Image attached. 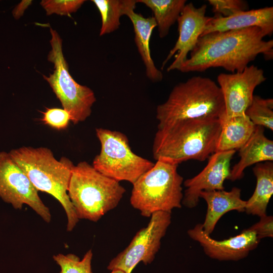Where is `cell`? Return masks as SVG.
I'll list each match as a JSON object with an SVG mask.
<instances>
[{
  "label": "cell",
  "instance_id": "1",
  "mask_svg": "<svg viewBox=\"0 0 273 273\" xmlns=\"http://www.w3.org/2000/svg\"><path fill=\"white\" fill-rule=\"evenodd\" d=\"M265 36L258 27L202 35L178 70L203 72L221 67L232 73L241 72L259 54L267 59H272L273 40H265Z\"/></svg>",
  "mask_w": 273,
  "mask_h": 273
},
{
  "label": "cell",
  "instance_id": "2",
  "mask_svg": "<svg viewBox=\"0 0 273 273\" xmlns=\"http://www.w3.org/2000/svg\"><path fill=\"white\" fill-rule=\"evenodd\" d=\"M221 119H184L158 128L152 147L154 159L178 165L191 159L204 161L215 152Z\"/></svg>",
  "mask_w": 273,
  "mask_h": 273
},
{
  "label": "cell",
  "instance_id": "3",
  "mask_svg": "<svg viewBox=\"0 0 273 273\" xmlns=\"http://www.w3.org/2000/svg\"><path fill=\"white\" fill-rule=\"evenodd\" d=\"M9 153L38 191L51 195L59 201L67 216V230L72 231L79 220L67 193L74 166L72 161L65 157L57 160L46 147H22Z\"/></svg>",
  "mask_w": 273,
  "mask_h": 273
},
{
  "label": "cell",
  "instance_id": "4",
  "mask_svg": "<svg viewBox=\"0 0 273 273\" xmlns=\"http://www.w3.org/2000/svg\"><path fill=\"white\" fill-rule=\"evenodd\" d=\"M225 113L218 84L208 77L193 76L173 87L167 100L157 107L158 128L184 119H220Z\"/></svg>",
  "mask_w": 273,
  "mask_h": 273
},
{
  "label": "cell",
  "instance_id": "5",
  "mask_svg": "<svg viewBox=\"0 0 273 273\" xmlns=\"http://www.w3.org/2000/svg\"><path fill=\"white\" fill-rule=\"evenodd\" d=\"M125 192L119 181L100 173L86 161L73 167L67 192L78 219L94 222L116 207Z\"/></svg>",
  "mask_w": 273,
  "mask_h": 273
},
{
  "label": "cell",
  "instance_id": "6",
  "mask_svg": "<svg viewBox=\"0 0 273 273\" xmlns=\"http://www.w3.org/2000/svg\"><path fill=\"white\" fill-rule=\"evenodd\" d=\"M178 165L157 160L132 184L130 203L142 216L150 217L156 212H171L181 207L184 179Z\"/></svg>",
  "mask_w": 273,
  "mask_h": 273
},
{
  "label": "cell",
  "instance_id": "7",
  "mask_svg": "<svg viewBox=\"0 0 273 273\" xmlns=\"http://www.w3.org/2000/svg\"><path fill=\"white\" fill-rule=\"evenodd\" d=\"M52 47L48 60L54 64L53 73L43 75L48 81L63 108L70 114L74 124L85 121L92 113V108L96 98L89 87L77 83L69 72L63 53L62 39L58 32L50 27Z\"/></svg>",
  "mask_w": 273,
  "mask_h": 273
},
{
  "label": "cell",
  "instance_id": "8",
  "mask_svg": "<svg viewBox=\"0 0 273 273\" xmlns=\"http://www.w3.org/2000/svg\"><path fill=\"white\" fill-rule=\"evenodd\" d=\"M96 133L101 150L92 165L103 174L118 181L133 184L154 165L132 151L127 137L122 132L97 128Z\"/></svg>",
  "mask_w": 273,
  "mask_h": 273
},
{
  "label": "cell",
  "instance_id": "9",
  "mask_svg": "<svg viewBox=\"0 0 273 273\" xmlns=\"http://www.w3.org/2000/svg\"><path fill=\"white\" fill-rule=\"evenodd\" d=\"M150 217L147 226L140 230L127 247L110 261L108 269L131 273L140 262L147 264L154 260L171 223V212L158 211Z\"/></svg>",
  "mask_w": 273,
  "mask_h": 273
},
{
  "label": "cell",
  "instance_id": "10",
  "mask_svg": "<svg viewBox=\"0 0 273 273\" xmlns=\"http://www.w3.org/2000/svg\"><path fill=\"white\" fill-rule=\"evenodd\" d=\"M38 192L9 152H0V197L17 209L28 205L46 222H50V211Z\"/></svg>",
  "mask_w": 273,
  "mask_h": 273
},
{
  "label": "cell",
  "instance_id": "11",
  "mask_svg": "<svg viewBox=\"0 0 273 273\" xmlns=\"http://www.w3.org/2000/svg\"><path fill=\"white\" fill-rule=\"evenodd\" d=\"M266 78L263 70L254 65L241 72L222 73L217 76V82L224 100L228 117L244 114L251 104L255 88Z\"/></svg>",
  "mask_w": 273,
  "mask_h": 273
},
{
  "label": "cell",
  "instance_id": "12",
  "mask_svg": "<svg viewBox=\"0 0 273 273\" xmlns=\"http://www.w3.org/2000/svg\"><path fill=\"white\" fill-rule=\"evenodd\" d=\"M207 6L203 5L196 8L192 3L186 4L177 19L178 37L162 63L163 69L174 55L175 59L167 68V71L179 70L187 60L188 55L196 47L204 27L210 17L206 16Z\"/></svg>",
  "mask_w": 273,
  "mask_h": 273
},
{
  "label": "cell",
  "instance_id": "13",
  "mask_svg": "<svg viewBox=\"0 0 273 273\" xmlns=\"http://www.w3.org/2000/svg\"><path fill=\"white\" fill-rule=\"evenodd\" d=\"M235 150L216 152L209 157L207 165L197 175L185 180L186 188L181 204L193 208L199 202L203 191L223 190V183L230 174V164Z\"/></svg>",
  "mask_w": 273,
  "mask_h": 273
},
{
  "label": "cell",
  "instance_id": "14",
  "mask_svg": "<svg viewBox=\"0 0 273 273\" xmlns=\"http://www.w3.org/2000/svg\"><path fill=\"white\" fill-rule=\"evenodd\" d=\"M191 239L198 242L205 254L219 260H239L246 257L258 246L259 240L255 233L245 229L239 235L218 241L203 231L201 223L188 231Z\"/></svg>",
  "mask_w": 273,
  "mask_h": 273
},
{
  "label": "cell",
  "instance_id": "15",
  "mask_svg": "<svg viewBox=\"0 0 273 273\" xmlns=\"http://www.w3.org/2000/svg\"><path fill=\"white\" fill-rule=\"evenodd\" d=\"M251 27H259L265 36H271L273 32V7L240 11L226 17L216 15L210 17L201 36L214 32L227 31Z\"/></svg>",
  "mask_w": 273,
  "mask_h": 273
},
{
  "label": "cell",
  "instance_id": "16",
  "mask_svg": "<svg viewBox=\"0 0 273 273\" xmlns=\"http://www.w3.org/2000/svg\"><path fill=\"white\" fill-rule=\"evenodd\" d=\"M241 190L234 187L230 191H203L199 195L206 202L207 208L204 222L201 224L204 233L210 236L220 218L226 213L236 210L245 211L246 201L241 198Z\"/></svg>",
  "mask_w": 273,
  "mask_h": 273
},
{
  "label": "cell",
  "instance_id": "17",
  "mask_svg": "<svg viewBox=\"0 0 273 273\" xmlns=\"http://www.w3.org/2000/svg\"><path fill=\"white\" fill-rule=\"evenodd\" d=\"M264 128L255 126L246 143L239 150V161L231 169L228 179L232 181L244 176L245 168L253 164L273 160V141L264 134Z\"/></svg>",
  "mask_w": 273,
  "mask_h": 273
},
{
  "label": "cell",
  "instance_id": "18",
  "mask_svg": "<svg viewBox=\"0 0 273 273\" xmlns=\"http://www.w3.org/2000/svg\"><path fill=\"white\" fill-rule=\"evenodd\" d=\"M136 0L127 9L125 15L132 22L135 34L134 40L139 53L146 68L147 77L153 82H159L163 79V74L155 65L151 56L150 41L154 29L157 26L154 17H144L134 12Z\"/></svg>",
  "mask_w": 273,
  "mask_h": 273
},
{
  "label": "cell",
  "instance_id": "19",
  "mask_svg": "<svg viewBox=\"0 0 273 273\" xmlns=\"http://www.w3.org/2000/svg\"><path fill=\"white\" fill-rule=\"evenodd\" d=\"M220 119L221 127L215 152L239 149L250 138L256 126L245 113L233 117H228L225 113Z\"/></svg>",
  "mask_w": 273,
  "mask_h": 273
},
{
  "label": "cell",
  "instance_id": "20",
  "mask_svg": "<svg viewBox=\"0 0 273 273\" xmlns=\"http://www.w3.org/2000/svg\"><path fill=\"white\" fill-rule=\"evenodd\" d=\"M253 172L256 178L255 190L246 201L245 211L248 214L262 217L273 194V163L266 161L256 164Z\"/></svg>",
  "mask_w": 273,
  "mask_h": 273
},
{
  "label": "cell",
  "instance_id": "21",
  "mask_svg": "<svg viewBox=\"0 0 273 273\" xmlns=\"http://www.w3.org/2000/svg\"><path fill=\"white\" fill-rule=\"evenodd\" d=\"M136 2L152 10L161 38L168 35L187 4L186 0H136Z\"/></svg>",
  "mask_w": 273,
  "mask_h": 273
},
{
  "label": "cell",
  "instance_id": "22",
  "mask_svg": "<svg viewBox=\"0 0 273 273\" xmlns=\"http://www.w3.org/2000/svg\"><path fill=\"white\" fill-rule=\"evenodd\" d=\"M133 0H92L98 8L102 20L100 35L116 30L120 25V19Z\"/></svg>",
  "mask_w": 273,
  "mask_h": 273
},
{
  "label": "cell",
  "instance_id": "23",
  "mask_svg": "<svg viewBox=\"0 0 273 273\" xmlns=\"http://www.w3.org/2000/svg\"><path fill=\"white\" fill-rule=\"evenodd\" d=\"M256 126L273 130V100L254 95L252 101L245 112Z\"/></svg>",
  "mask_w": 273,
  "mask_h": 273
},
{
  "label": "cell",
  "instance_id": "24",
  "mask_svg": "<svg viewBox=\"0 0 273 273\" xmlns=\"http://www.w3.org/2000/svg\"><path fill=\"white\" fill-rule=\"evenodd\" d=\"M92 250L86 252L82 259L74 254H58L53 259L60 266V273H93L92 268Z\"/></svg>",
  "mask_w": 273,
  "mask_h": 273
},
{
  "label": "cell",
  "instance_id": "25",
  "mask_svg": "<svg viewBox=\"0 0 273 273\" xmlns=\"http://www.w3.org/2000/svg\"><path fill=\"white\" fill-rule=\"evenodd\" d=\"M85 2L84 0H43L40 5L47 15L53 14L70 15L76 12Z\"/></svg>",
  "mask_w": 273,
  "mask_h": 273
},
{
  "label": "cell",
  "instance_id": "26",
  "mask_svg": "<svg viewBox=\"0 0 273 273\" xmlns=\"http://www.w3.org/2000/svg\"><path fill=\"white\" fill-rule=\"evenodd\" d=\"M41 113L43 114L41 119L42 122L57 130L66 129L71 121L70 113L63 108H46Z\"/></svg>",
  "mask_w": 273,
  "mask_h": 273
},
{
  "label": "cell",
  "instance_id": "27",
  "mask_svg": "<svg viewBox=\"0 0 273 273\" xmlns=\"http://www.w3.org/2000/svg\"><path fill=\"white\" fill-rule=\"evenodd\" d=\"M208 3L216 15L224 17L246 11L248 7L247 3L241 0H209Z\"/></svg>",
  "mask_w": 273,
  "mask_h": 273
},
{
  "label": "cell",
  "instance_id": "28",
  "mask_svg": "<svg viewBox=\"0 0 273 273\" xmlns=\"http://www.w3.org/2000/svg\"><path fill=\"white\" fill-rule=\"evenodd\" d=\"M247 230L254 232L259 240L266 237L272 238V216L266 215L260 217L258 222L248 228Z\"/></svg>",
  "mask_w": 273,
  "mask_h": 273
},
{
  "label": "cell",
  "instance_id": "29",
  "mask_svg": "<svg viewBox=\"0 0 273 273\" xmlns=\"http://www.w3.org/2000/svg\"><path fill=\"white\" fill-rule=\"evenodd\" d=\"M32 1H22L13 10L12 12L14 17L19 19L23 14L25 10L31 4Z\"/></svg>",
  "mask_w": 273,
  "mask_h": 273
},
{
  "label": "cell",
  "instance_id": "30",
  "mask_svg": "<svg viewBox=\"0 0 273 273\" xmlns=\"http://www.w3.org/2000/svg\"><path fill=\"white\" fill-rule=\"evenodd\" d=\"M110 273H126V272L118 269H115L111 270Z\"/></svg>",
  "mask_w": 273,
  "mask_h": 273
}]
</instances>
